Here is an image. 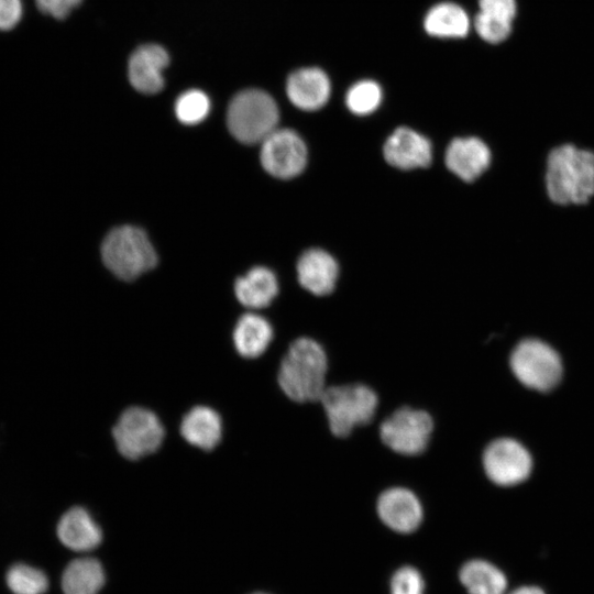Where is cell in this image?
<instances>
[{
	"mask_svg": "<svg viewBox=\"0 0 594 594\" xmlns=\"http://www.w3.org/2000/svg\"><path fill=\"white\" fill-rule=\"evenodd\" d=\"M101 256L105 265L123 280H133L157 264L147 234L134 226L112 229L101 244Z\"/></svg>",
	"mask_w": 594,
	"mask_h": 594,
	"instance_id": "obj_3",
	"label": "cell"
},
{
	"mask_svg": "<svg viewBox=\"0 0 594 594\" xmlns=\"http://www.w3.org/2000/svg\"><path fill=\"white\" fill-rule=\"evenodd\" d=\"M476 33L486 42L497 44L506 40L512 31V22L497 19L481 11L474 18Z\"/></svg>",
	"mask_w": 594,
	"mask_h": 594,
	"instance_id": "obj_28",
	"label": "cell"
},
{
	"mask_svg": "<svg viewBox=\"0 0 594 594\" xmlns=\"http://www.w3.org/2000/svg\"><path fill=\"white\" fill-rule=\"evenodd\" d=\"M164 433L158 417L140 406L127 408L112 429L117 449L129 460H138L155 452L163 442Z\"/></svg>",
	"mask_w": 594,
	"mask_h": 594,
	"instance_id": "obj_6",
	"label": "cell"
},
{
	"mask_svg": "<svg viewBox=\"0 0 594 594\" xmlns=\"http://www.w3.org/2000/svg\"><path fill=\"white\" fill-rule=\"evenodd\" d=\"M168 62L167 52L157 44L136 48L129 61V79L133 88L147 95L161 91L164 87L163 70Z\"/></svg>",
	"mask_w": 594,
	"mask_h": 594,
	"instance_id": "obj_13",
	"label": "cell"
},
{
	"mask_svg": "<svg viewBox=\"0 0 594 594\" xmlns=\"http://www.w3.org/2000/svg\"><path fill=\"white\" fill-rule=\"evenodd\" d=\"M6 580L13 594H44L48 587L45 573L24 563L12 565Z\"/></svg>",
	"mask_w": 594,
	"mask_h": 594,
	"instance_id": "obj_24",
	"label": "cell"
},
{
	"mask_svg": "<svg viewBox=\"0 0 594 594\" xmlns=\"http://www.w3.org/2000/svg\"><path fill=\"white\" fill-rule=\"evenodd\" d=\"M459 580L469 594H506L508 581L495 564L473 559L462 564Z\"/></svg>",
	"mask_w": 594,
	"mask_h": 594,
	"instance_id": "obj_21",
	"label": "cell"
},
{
	"mask_svg": "<svg viewBox=\"0 0 594 594\" xmlns=\"http://www.w3.org/2000/svg\"><path fill=\"white\" fill-rule=\"evenodd\" d=\"M510 367L524 385L540 392L553 388L562 375L558 353L547 343L535 339L517 344L510 356Z\"/></svg>",
	"mask_w": 594,
	"mask_h": 594,
	"instance_id": "obj_7",
	"label": "cell"
},
{
	"mask_svg": "<svg viewBox=\"0 0 594 594\" xmlns=\"http://www.w3.org/2000/svg\"><path fill=\"white\" fill-rule=\"evenodd\" d=\"M471 22L468 13L452 2H441L433 6L426 14L424 28L436 37L457 38L469 33Z\"/></svg>",
	"mask_w": 594,
	"mask_h": 594,
	"instance_id": "obj_22",
	"label": "cell"
},
{
	"mask_svg": "<svg viewBox=\"0 0 594 594\" xmlns=\"http://www.w3.org/2000/svg\"><path fill=\"white\" fill-rule=\"evenodd\" d=\"M253 594H267V593L256 592V593H253Z\"/></svg>",
	"mask_w": 594,
	"mask_h": 594,
	"instance_id": "obj_33",
	"label": "cell"
},
{
	"mask_svg": "<svg viewBox=\"0 0 594 594\" xmlns=\"http://www.w3.org/2000/svg\"><path fill=\"white\" fill-rule=\"evenodd\" d=\"M273 339L271 323L256 314L241 316L233 330V343L237 352L246 359L263 354Z\"/></svg>",
	"mask_w": 594,
	"mask_h": 594,
	"instance_id": "obj_20",
	"label": "cell"
},
{
	"mask_svg": "<svg viewBox=\"0 0 594 594\" xmlns=\"http://www.w3.org/2000/svg\"><path fill=\"white\" fill-rule=\"evenodd\" d=\"M480 11L491 16L513 22L516 15L515 0H479Z\"/></svg>",
	"mask_w": 594,
	"mask_h": 594,
	"instance_id": "obj_29",
	"label": "cell"
},
{
	"mask_svg": "<svg viewBox=\"0 0 594 594\" xmlns=\"http://www.w3.org/2000/svg\"><path fill=\"white\" fill-rule=\"evenodd\" d=\"M483 465L492 482L510 486L529 476L532 461L529 452L519 442L502 438L494 440L485 449Z\"/></svg>",
	"mask_w": 594,
	"mask_h": 594,
	"instance_id": "obj_10",
	"label": "cell"
},
{
	"mask_svg": "<svg viewBox=\"0 0 594 594\" xmlns=\"http://www.w3.org/2000/svg\"><path fill=\"white\" fill-rule=\"evenodd\" d=\"M432 430L433 421L427 411L402 407L381 424L380 436L393 451L416 455L427 448Z\"/></svg>",
	"mask_w": 594,
	"mask_h": 594,
	"instance_id": "obj_8",
	"label": "cell"
},
{
	"mask_svg": "<svg viewBox=\"0 0 594 594\" xmlns=\"http://www.w3.org/2000/svg\"><path fill=\"white\" fill-rule=\"evenodd\" d=\"M61 542L74 551H90L102 540V531L90 513L84 507L68 509L57 524Z\"/></svg>",
	"mask_w": 594,
	"mask_h": 594,
	"instance_id": "obj_17",
	"label": "cell"
},
{
	"mask_svg": "<svg viewBox=\"0 0 594 594\" xmlns=\"http://www.w3.org/2000/svg\"><path fill=\"white\" fill-rule=\"evenodd\" d=\"M508 594H546V592L536 585H521Z\"/></svg>",
	"mask_w": 594,
	"mask_h": 594,
	"instance_id": "obj_32",
	"label": "cell"
},
{
	"mask_svg": "<svg viewBox=\"0 0 594 594\" xmlns=\"http://www.w3.org/2000/svg\"><path fill=\"white\" fill-rule=\"evenodd\" d=\"M210 110L208 96L198 89L182 94L175 103L177 119L184 124H197L206 119Z\"/></svg>",
	"mask_w": 594,
	"mask_h": 594,
	"instance_id": "obj_26",
	"label": "cell"
},
{
	"mask_svg": "<svg viewBox=\"0 0 594 594\" xmlns=\"http://www.w3.org/2000/svg\"><path fill=\"white\" fill-rule=\"evenodd\" d=\"M546 188L559 205L587 202L594 195V153L571 144L553 148L547 160Z\"/></svg>",
	"mask_w": 594,
	"mask_h": 594,
	"instance_id": "obj_2",
	"label": "cell"
},
{
	"mask_svg": "<svg viewBox=\"0 0 594 594\" xmlns=\"http://www.w3.org/2000/svg\"><path fill=\"white\" fill-rule=\"evenodd\" d=\"M286 92L294 106L301 110L314 111L328 102L331 84L322 69L305 67L289 75Z\"/></svg>",
	"mask_w": 594,
	"mask_h": 594,
	"instance_id": "obj_14",
	"label": "cell"
},
{
	"mask_svg": "<svg viewBox=\"0 0 594 594\" xmlns=\"http://www.w3.org/2000/svg\"><path fill=\"white\" fill-rule=\"evenodd\" d=\"M234 293L243 306L253 309L264 308L278 293L277 278L271 270L255 266L235 280Z\"/></svg>",
	"mask_w": 594,
	"mask_h": 594,
	"instance_id": "obj_19",
	"label": "cell"
},
{
	"mask_svg": "<svg viewBox=\"0 0 594 594\" xmlns=\"http://www.w3.org/2000/svg\"><path fill=\"white\" fill-rule=\"evenodd\" d=\"M278 119L275 100L260 89H246L235 95L227 113L230 133L245 144L262 142L276 129Z\"/></svg>",
	"mask_w": 594,
	"mask_h": 594,
	"instance_id": "obj_4",
	"label": "cell"
},
{
	"mask_svg": "<svg viewBox=\"0 0 594 594\" xmlns=\"http://www.w3.org/2000/svg\"><path fill=\"white\" fill-rule=\"evenodd\" d=\"M23 12L21 0H0V31L13 29Z\"/></svg>",
	"mask_w": 594,
	"mask_h": 594,
	"instance_id": "obj_30",
	"label": "cell"
},
{
	"mask_svg": "<svg viewBox=\"0 0 594 594\" xmlns=\"http://www.w3.org/2000/svg\"><path fill=\"white\" fill-rule=\"evenodd\" d=\"M319 402L336 437H346L370 422L378 404L375 392L363 384L327 386Z\"/></svg>",
	"mask_w": 594,
	"mask_h": 594,
	"instance_id": "obj_5",
	"label": "cell"
},
{
	"mask_svg": "<svg viewBox=\"0 0 594 594\" xmlns=\"http://www.w3.org/2000/svg\"><path fill=\"white\" fill-rule=\"evenodd\" d=\"M382 98L381 86L374 80L364 79L349 88L345 95V105L354 114L366 116L380 107Z\"/></svg>",
	"mask_w": 594,
	"mask_h": 594,
	"instance_id": "obj_25",
	"label": "cell"
},
{
	"mask_svg": "<svg viewBox=\"0 0 594 594\" xmlns=\"http://www.w3.org/2000/svg\"><path fill=\"white\" fill-rule=\"evenodd\" d=\"M425 580L411 565L397 569L389 582L391 594H425Z\"/></svg>",
	"mask_w": 594,
	"mask_h": 594,
	"instance_id": "obj_27",
	"label": "cell"
},
{
	"mask_svg": "<svg viewBox=\"0 0 594 594\" xmlns=\"http://www.w3.org/2000/svg\"><path fill=\"white\" fill-rule=\"evenodd\" d=\"M82 0H35L37 8L55 19L66 18Z\"/></svg>",
	"mask_w": 594,
	"mask_h": 594,
	"instance_id": "obj_31",
	"label": "cell"
},
{
	"mask_svg": "<svg viewBox=\"0 0 594 594\" xmlns=\"http://www.w3.org/2000/svg\"><path fill=\"white\" fill-rule=\"evenodd\" d=\"M384 157L400 169L426 167L432 160L430 141L419 132L407 128H397L384 144Z\"/></svg>",
	"mask_w": 594,
	"mask_h": 594,
	"instance_id": "obj_12",
	"label": "cell"
},
{
	"mask_svg": "<svg viewBox=\"0 0 594 594\" xmlns=\"http://www.w3.org/2000/svg\"><path fill=\"white\" fill-rule=\"evenodd\" d=\"M377 515L389 529L410 534L421 524L424 512L418 497L404 487L384 491L377 499Z\"/></svg>",
	"mask_w": 594,
	"mask_h": 594,
	"instance_id": "obj_11",
	"label": "cell"
},
{
	"mask_svg": "<svg viewBox=\"0 0 594 594\" xmlns=\"http://www.w3.org/2000/svg\"><path fill=\"white\" fill-rule=\"evenodd\" d=\"M183 438L194 447L212 450L222 437V420L219 414L208 406L193 407L180 422Z\"/></svg>",
	"mask_w": 594,
	"mask_h": 594,
	"instance_id": "obj_18",
	"label": "cell"
},
{
	"mask_svg": "<svg viewBox=\"0 0 594 594\" xmlns=\"http://www.w3.org/2000/svg\"><path fill=\"white\" fill-rule=\"evenodd\" d=\"M261 143V163L272 176L288 179L304 170L307 147L296 131L275 129Z\"/></svg>",
	"mask_w": 594,
	"mask_h": 594,
	"instance_id": "obj_9",
	"label": "cell"
},
{
	"mask_svg": "<svg viewBox=\"0 0 594 594\" xmlns=\"http://www.w3.org/2000/svg\"><path fill=\"white\" fill-rule=\"evenodd\" d=\"M106 581L101 563L90 557L69 562L62 576L64 594H98Z\"/></svg>",
	"mask_w": 594,
	"mask_h": 594,
	"instance_id": "obj_23",
	"label": "cell"
},
{
	"mask_svg": "<svg viewBox=\"0 0 594 594\" xmlns=\"http://www.w3.org/2000/svg\"><path fill=\"white\" fill-rule=\"evenodd\" d=\"M338 274L337 261L321 249L307 250L297 262L300 285L317 296L330 294L334 289Z\"/></svg>",
	"mask_w": 594,
	"mask_h": 594,
	"instance_id": "obj_16",
	"label": "cell"
},
{
	"mask_svg": "<svg viewBox=\"0 0 594 594\" xmlns=\"http://www.w3.org/2000/svg\"><path fill=\"white\" fill-rule=\"evenodd\" d=\"M328 359L322 346L310 338H299L288 348L278 370L283 393L297 403L319 402L326 386Z\"/></svg>",
	"mask_w": 594,
	"mask_h": 594,
	"instance_id": "obj_1",
	"label": "cell"
},
{
	"mask_svg": "<svg viewBox=\"0 0 594 594\" xmlns=\"http://www.w3.org/2000/svg\"><path fill=\"white\" fill-rule=\"evenodd\" d=\"M491 162L488 146L479 138H455L446 152V164L458 177L473 182L486 170Z\"/></svg>",
	"mask_w": 594,
	"mask_h": 594,
	"instance_id": "obj_15",
	"label": "cell"
}]
</instances>
